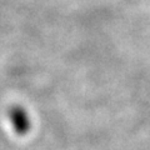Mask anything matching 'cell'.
<instances>
[{
    "mask_svg": "<svg viewBox=\"0 0 150 150\" xmlns=\"http://www.w3.org/2000/svg\"><path fill=\"white\" fill-rule=\"evenodd\" d=\"M10 120H11V124L15 129L16 134L19 135H25L28 131L30 129V120H29V116H28L26 111L23 109L20 106H14L11 108L10 112Z\"/></svg>",
    "mask_w": 150,
    "mask_h": 150,
    "instance_id": "cell-1",
    "label": "cell"
}]
</instances>
